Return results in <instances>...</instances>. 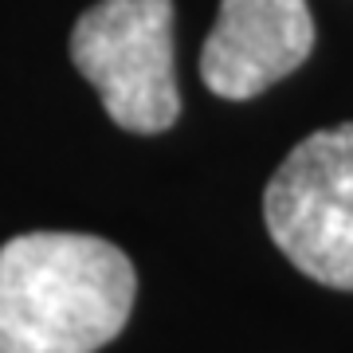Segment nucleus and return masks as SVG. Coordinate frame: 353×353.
I'll use <instances>...</instances> for the list:
<instances>
[{"instance_id": "obj_3", "label": "nucleus", "mask_w": 353, "mask_h": 353, "mask_svg": "<svg viewBox=\"0 0 353 353\" xmlns=\"http://www.w3.org/2000/svg\"><path fill=\"white\" fill-rule=\"evenodd\" d=\"M263 220L303 275L353 290V122L318 130L287 153L267 181Z\"/></svg>"}, {"instance_id": "obj_2", "label": "nucleus", "mask_w": 353, "mask_h": 353, "mask_svg": "<svg viewBox=\"0 0 353 353\" xmlns=\"http://www.w3.org/2000/svg\"><path fill=\"white\" fill-rule=\"evenodd\" d=\"M71 63L130 134H161L181 114L173 0H99L75 20Z\"/></svg>"}, {"instance_id": "obj_1", "label": "nucleus", "mask_w": 353, "mask_h": 353, "mask_svg": "<svg viewBox=\"0 0 353 353\" xmlns=\"http://www.w3.org/2000/svg\"><path fill=\"white\" fill-rule=\"evenodd\" d=\"M138 275L87 232H28L0 248V353H99L122 334Z\"/></svg>"}, {"instance_id": "obj_4", "label": "nucleus", "mask_w": 353, "mask_h": 353, "mask_svg": "<svg viewBox=\"0 0 353 353\" xmlns=\"http://www.w3.org/2000/svg\"><path fill=\"white\" fill-rule=\"evenodd\" d=\"M310 51L314 16L306 0H220L201 51V79L212 94L243 102L299 71Z\"/></svg>"}]
</instances>
